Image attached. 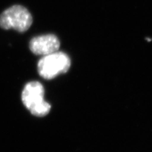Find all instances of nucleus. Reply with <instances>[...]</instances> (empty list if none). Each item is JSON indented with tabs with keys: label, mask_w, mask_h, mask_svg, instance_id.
Instances as JSON below:
<instances>
[{
	"label": "nucleus",
	"mask_w": 152,
	"mask_h": 152,
	"mask_svg": "<svg viewBox=\"0 0 152 152\" xmlns=\"http://www.w3.org/2000/svg\"><path fill=\"white\" fill-rule=\"evenodd\" d=\"M70 65L69 56L64 52L57 51L42 56L37 64V70L42 77L50 80L66 73L69 70Z\"/></svg>",
	"instance_id": "nucleus-2"
},
{
	"label": "nucleus",
	"mask_w": 152,
	"mask_h": 152,
	"mask_svg": "<svg viewBox=\"0 0 152 152\" xmlns=\"http://www.w3.org/2000/svg\"><path fill=\"white\" fill-rule=\"evenodd\" d=\"M22 102L32 115L43 117L51 109V104L45 99V89L39 82L28 83L21 94Z\"/></svg>",
	"instance_id": "nucleus-1"
},
{
	"label": "nucleus",
	"mask_w": 152,
	"mask_h": 152,
	"mask_svg": "<svg viewBox=\"0 0 152 152\" xmlns=\"http://www.w3.org/2000/svg\"><path fill=\"white\" fill-rule=\"evenodd\" d=\"M60 42L55 35L46 34L37 36L31 40L29 48L33 53L46 56L58 51Z\"/></svg>",
	"instance_id": "nucleus-4"
},
{
	"label": "nucleus",
	"mask_w": 152,
	"mask_h": 152,
	"mask_svg": "<svg viewBox=\"0 0 152 152\" xmlns=\"http://www.w3.org/2000/svg\"><path fill=\"white\" fill-rule=\"evenodd\" d=\"M32 17L28 10L22 5H13L5 10L0 15V27L23 32L32 23Z\"/></svg>",
	"instance_id": "nucleus-3"
}]
</instances>
